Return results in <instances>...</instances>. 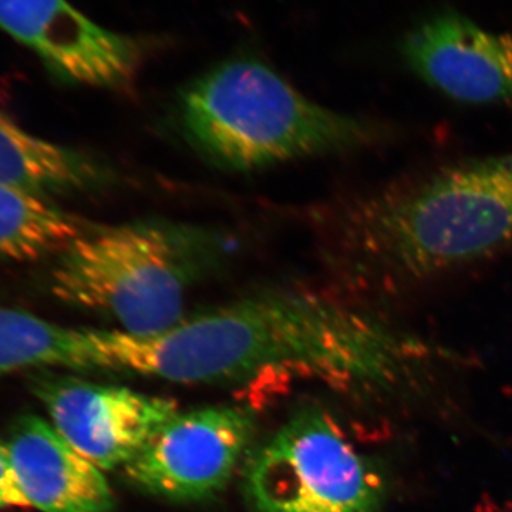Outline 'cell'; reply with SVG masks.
<instances>
[{
  "label": "cell",
  "mask_w": 512,
  "mask_h": 512,
  "mask_svg": "<svg viewBox=\"0 0 512 512\" xmlns=\"http://www.w3.org/2000/svg\"><path fill=\"white\" fill-rule=\"evenodd\" d=\"M86 228L49 198L0 184V261L56 256Z\"/></svg>",
  "instance_id": "obj_13"
},
{
  "label": "cell",
  "mask_w": 512,
  "mask_h": 512,
  "mask_svg": "<svg viewBox=\"0 0 512 512\" xmlns=\"http://www.w3.org/2000/svg\"><path fill=\"white\" fill-rule=\"evenodd\" d=\"M231 251L217 229L164 218L86 228L56 255L50 291L127 335H160L183 322L192 289L217 274Z\"/></svg>",
  "instance_id": "obj_4"
},
{
  "label": "cell",
  "mask_w": 512,
  "mask_h": 512,
  "mask_svg": "<svg viewBox=\"0 0 512 512\" xmlns=\"http://www.w3.org/2000/svg\"><path fill=\"white\" fill-rule=\"evenodd\" d=\"M512 248V151L357 195L333 222L340 274L377 301L412 295Z\"/></svg>",
  "instance_id": "obj_2"
},
{
  "label": "cell",
  "mask_w": 512,
  "mask_h": 512,
  "mask_svg": "<svg viewBox=\"0 0 512 512\" xmlns=\"http://www.w3.org/2000/svg\"><path fill=\"white\" fill-rule=\"evenodd\" d=\"M403 55L423 82L460 103L512 106V36L458 16L421 25Z\"/></svg>",
  "instance_id": "obj_9"
},
{
  "label": "cell",
  "mask_w": 512,
  "mask_h": 512,
  "mask_svg": "<svg viewBox=\"0 0 512 512\" xmlns=\"http://www.w3.org/2000/svg\"><path fill=\"white\" fill-rule=\"evenodd\" d=\"M92 333L96 369L175 383L296 375L330 386L387 387L430 353L365 308L303 288L266 289L146 338Z\"/></svg>",
  "instance_id": "obj_1"
},
{
  "label": "cell",
  "mask_w": 512,
  "mask_h": 512,
  "mask_svg": "<svg viewBox=\"0 0 512 512\" xmlns=\"http://www.w3.org/2000/svg\"><path fill=\"white\" fill-rule=\"evenodd\" d=\"M178 120L198 156L234 173L362 150L389 137L383 124L316 103L255 59L227 60L188 83Z\"/></svg>",
  "instance_id": "obj_3"
},
{
  "label": "cell",
  "mask_w": 512,
  "mask_h": 512,
  "mask_svg": "<svg viewBox=\"0 0 512 512\" xmlns=\"http://www.w3.org/2000/svg\"><path fill=\"white\" fill-rule=\"evenodd\" d=\"M35 392L57 433L101 471L126 467L178 413L174 400L66 377L40 380Z\"/></svg>",
  "instance_id": "obj_8"
},
{
  "label": "cell",
  "mask_w": 512,
  "mask_h": 512,
  "mask_svg": "<svg viewBox=\"0 0 512 512\" xmlns=\"http://www.w3.org/2000/svg\"><path fill=\"white\" fill-rule=\"evenodd\" d=\"M30 508L10 458L8 444L0 441V508Z\"/></svg>",
  "instance_id": "obj_14"
},
{
  "label": "cell",
  "mask_w": 512,
  "mask_h": 512,
  "mask_svg": "<svg viewBox=\"0 0 512 512\" xmlns=\"http://www.w3.org/2000/svg\"><path fill=\"white\" fill-rule=\"evenodd\" d=\"M254 431L251 413L238 407L177 413L124 468L130 480L150 493L171 500H200L228 484Z\"/></svg>",
  "instance_id": "obj_6"
},
{
  "label": "cell",
  "mask_w": 512,
  "mask_h": 512,
  "mask_svg": "<svg viewBox=\"0 0 512 512\" xmlns=\"http://www.w3.org/2000/svg\"><path fill=\"white\" fill-rule=\"evenodd\" d=\"M36 367L96 370L92 329H73L0 305V376Z\"/></svg>",
  "instance_id": "obj_12"
},
{
  "label": "cell",
  "mask_w": 512,
  "mask_h": 512,
  "mask_svg": "<svg viewBox=\"0 0 512 512\" xmlns=\"http://www.w3.org/2000/svg\"><path fill=\"white\" fill-rule=\"evenodd\" d=\"M0 30L60 79L103 89L130 86L150 46L101 28L67 0H0Z\"/></svg>",
  "instance_id": "obj_7"
},
{
  "label": "cell",
  "mask_w": 512,
  "mask_h": 512,
  "mask_svg": "<svg viewBox=\"0 0 512 512\" xmlns=\"http://www.w3.org/2000/svg\"><path fill=\"white\" fill-rule=\"evenodd\" d=\"M10 458L30 507L42 512H111L113 491L103 471L37 416L16 421Z\"/></svg>",
  "instance_id": "obj_10"
},
{
  "label": "cell",
  "mask_w": 512,
  "mask_h": 512,
  "mask_svg": "<svg viewBox=\"0 0 512 512\" xmlns=\"http://www.w3.org/2000/svg\"><path fill=\"white\" fill-rule=\"evenodd\" d=\"M104 180L106 171L92 158L29 133L0 111V184L49 198Z\"/></svg>",
  "instance_id": "obj_11"
},
{
  "label": "cell",
  "mask_w": 512,
  "mask_h": 512,
  "mask_svg": "<svg viewBox=\"0 0 512 512\" xmlns=\"http://www.w3.org/2000/svg\"><path fill=\"white\" fill-rule=\"evenodd\" d=\"M256 512H383L375 466L329 413L306 409L256 451L245 474Z\"/></svg>",
  "instance_id": "obj_5"
}]
</instances>
